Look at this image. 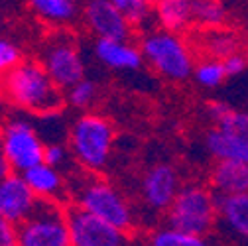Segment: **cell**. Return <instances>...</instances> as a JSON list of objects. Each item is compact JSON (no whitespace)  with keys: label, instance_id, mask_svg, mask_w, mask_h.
Masks as SVG:
<instances>
[{"label":"cell","instance_id":"7a4b0ae2","mask_svg":"<svg viewBox=\"0 0 248 246\" xmlns=\"http://www.w3.org/2000/svg\"><path fill=\"white\" fill-rule=\"evenodd\" d=\"M67 191L73 199V205L97 215L107 223L126 232L134 227V209L130 201L116 185L103 177H97V173L69 179Z\"/></svg>","mask_w":248,"mask_h":246},{"label":"cell","instance_id":"ac0fdd59","mask_svg":"<svg viewBox=\"0 0 248 246\" xmlns=\"http://www.w3.org/2000/svg\"><path fill=\"white\" fill-rule=\"evenodd\" d=\"M219 221L232 234L248 240V193L217 195Z\"/></svg>","mask_w":248,"mask_h":246},{"label":"cell","instance_id":"52a82bcc","mask_svg":"<svg viewBox=\"0 0 248 246\" xmlns=\"http://www.w3.org/2000/svg\"><path fill=\"white\" fill-rule=\"evenodd\" d=\"M0 146L12 171L24 173L44 162L46 142L38 124L26 116H10L0 124Z\"/></svg>","mask_w":248,"mask_h":246},{"label":"cell","instance_id":"277c9868","mask_svg":"<svg viewBox=\"0 0 248 246\" xmlns=\"http://www.w3.org/2000/svg\"><path fill=\"white\" fill-rule=\"evenodd\" d=\"M112 144L114 128L103 114H81L69 126V150L77 166L87 173H99L108 166Z\"/></svg>","mask_w":248,"mask_h":246},{"label":"cell","instance_id":"484cf974","mask_svg":"<svg viewBox=\"0 0 248 246\" xmlns=\"http://www.w3.org/2000/svg\"><path fill=\"white\" fill-rule=\"evenodd\" d=\"M215 126L225 128V130L236 134L238 138H242L244 142H248V110H236L231 107V110L223 116V120Z\"/></svg>","mask_w":248,"mask_h":246},{"label":"cell","instance_id":"603a6c76","mask_svg":"<svg viewBox=\"0 0 248 246\" xmlns=\"http://www.w3.org/2000/svg\"><path fill=\"white\" fill-rule=\"evenodd\" d=\"M193 77H195L197 85H201L205 89H217L225 83V79H229L223 59H215V57L199 59L193 69Z\"/></svg>","mask_w":248,"mask_h":246},{"label":"cell","instance_id":"6da1fadb","mask_svg":"<svg viewBox=\"0 0 248 246\" xmlns=\"http://www.w3.org/2000/svg\"><path fill=\"white\" fill-rule=\"evenodd\" d=\"M0 97L8 105L38 116L61 110L65 103L63 89L51 79L42 61H22L0 77Z\"/></svg>","mask_w":248,"mask_h":246},{"label":"cell","instance_id":"4316f807","mask_svg":"<svg viewBox=\"0 0 248 246\" xmlns=\"http://www.w3.org/2000/svg\"><path fill=\"white\" fill-rule=\"evenodd\" d=\"M22 51L18 46H14L12 42L0 38V77L6 75L8 71H12L16 65L22 63Z\"/></svg>","mask_w":248,"mask_h":246},{"label":"cell","instance_id":"4dcf8cb0","mask_svg":"<svg viewBox=\"0 0 248 246\" xmlns=\"http://www.w3.org/2000/svg\"><path fill=\"white\" fill-rule=\"evenodd\" d=\"M229 110H231V105H227V103H223V101H213V103H209V105H207V114H209V118H211V122H213V126L219 124V122L223 120V116H225Z\"/></svg>","mask_w":248,"mask_h":246},{"label":"cell","instance_id":"836d02e7","mask_svg":"<svg viewBox=\"0 0 248 246\" xmlns=\"http://www.w3.org/2000/svg\"><path fill=\"white\" fill-rule=\"evenodd\" d=\"M244 57H246V63H248V47H246V51H244Z\"/></svg>","mask_w":248,"mask_h":246},{"label":"cell","instance_id":"cb8c5ba5","mask_svg":"<svg viewBox=\"0 0 248 246\" xmlns=\"http://www.w3.org/2000/svg\"><path fill=\"white\" fill-rule=\"evenodd\" d=\"M99 97V89H97V83L93 79H81L79 83H75L73 87H69L65 91V103L75 108V110H87L95 105Z\"/></svg>","mask_w":248,"mask_h":246},{"label":"cell","instance_id":"f546056e","mask_svg":"<svg viewBox=\"0 0 248 246\" xmlns=\"http://www.w3.org/2000/svg\"><path fill=\"white\" fill-rule=\"evenodd\" d=\"M0 246H18V227L0 217Z\"/></svg>","mask_w":248,"mask_h":246},{"label":"cell","instance_id":"30bf717a","mask_svg":"<svg viewBox=\"0 0 248 246\" xmlns=\"http://www.w3.org/2000/svg\"><path fill=\"white\" fill-rule=\"evenodd\" d=\"M81 18L95 38L107 40H132L136 26L124 16L110 0H85Z\"/></svg>","mask_w":248,"mask_h":246},{"label":"cell","instance_id":"f1b7e54d","mask_svg":"<svg viewBox=\"0 0 248 246\" xmlns=\"http://www.w3.org/2000/svg\"><path fill=\"white\" fill-rule=\"evenodd\" d=\"M223 63H225V69H227V75H229V77H238V75L248 67L246 57H244V53H240V51H236V53L225 57Z\"/></svg>","mask_w":248,"mask_h":246},{"label":"cell","instance_id":"83f0119b","mask_svg":"<svg viewBox=\"0 0 248 246\" xmlns=\"http://www.w3.org/2000/svg\"><path fill=\"white\" fill-rule=\"evenodd\" d=\"M73 156L71 150L67 146H63L61 142H49L46 144V152H44V162L57 168V169H63L69 164V158Z\"/></svg>","mask_w":248,"mask_h":246},{"label":"cell","instance_id":"4fadbf2b","mask_svg":"<svg viewBox=\"0 0 248 246\" xmlns=\"http://www.w3.org/2000/svg\"><path fill=\"white\" fill-rule=\"evenodd\" d=\"M93 55L112 71L132 73L144 63V55L138 44L132 40H107L97 38L93 44Z\"/></svg>","mask_w":248,"mask_h":246},{"label":"cell","instance_id":"d4e9b609","mask_svg":"<svg viewBox=\"0 0 248 246\" xmlns=\"http://www.w3.org/2000/svg\"><path fill=\"white\" fill-rule=\"evenodd\" d=\"M110 2L136 28L146 26L150 20H154V6L148 4L146 0H110Z\"/></svg>","mask_w":248,"mask_h":246},{"label":"cell","instance_id":"ba28073f","mask_svg":"<svg viewBox=\"0 0 248 246\" xmlns=\"http://www.w3.org/2000/svg\"><path fill=\"white\" fill-rule=\"evenodd\" d=\"M40 61L51 79L63 91L85 79V61L81 49L75 38L63 28H59V32L46 40Z\"/></svg>","mask_w":248,"mask_h":246},{"label":"cell","instance_id":"e0dca14e","mask_svg":"<svg viewBox=\"0 0 248 246\" xmlns=\"http://www.w3.org/2000/svg\"><path fill=\"white\" fill-rule=\"evenodd\" d=\"M205 148L215 160H232L248 164V142L225 128L213 126L205 136Z\"/></svg>","mask_w":248,"mask_h":246},{"label":"cell","instance_id":"1f68e13d","mask_svg":"<svg viewBox=\"0 0 248 246\" xmlns=\"http://www.w3.org/2000/svg\"><path fill=\"white\" fill-rule=\"evenodd\" d=\"M12 171V168H10V164H8V160H6V156H4V152H2V146H0V181H2L8 173Z\"/></svg>","mask_w":248,"mask_h":246},{"label":"cell","instance_id":"5b68a950","mask_svg":"<svg viewBox=\"0 0 248 246\" xmlns=\"http://www.w3.org/2000/svg\"><path fill=\"white\" fill-rule=\"evenodd\" d=\"M166 221L173 229L207 236L219 221L217 193L199 183L181 185L177 197L166 211Z\"/></svg>","mask_w":248,"mask_h":246},{"label":"cell","instance_id":"ffe728a7","mask_svg":"<svg viewBox=\"0 0 248 246\" xmlns=\"http://www.w3.org/2000/svg\"><path fill=\"white\" fill-rule=\"evenodd\" d=\"M201 32L203 34L199 38V49L205 53V57L225 59L240 51V38L225 26L215 30H201Z\"/></svg>","mask_w":248,"mask_h":246},{"label":"cell","instance_id":"7402d4cb","mask_svg":"<svg viewBox=\"0 0 248 246\" xmlns=\"http://www.w3.org/2000/svg\"><path fill=\"white\" fill-rule=\"evenodd\" d=\"M229 10L223 0H195V26L201 30L223 28Z\"/></svg>","mask_w":248,"mask_h":246},{"label":"cell","instance_id":"44dd1931","mask_svg":"<svg viewBox=\"0 0 248 246\" xmlns=\"http://www.w3.org/2000/svg\"><path fill=\"white\" fill-rule=\"evenodd\" d=\"M148 246H211V242L207 240V236L185 232L168 225V227L156 229L150 234Z\"/></svg>","mask_w":248,"mask_h":246},{"label":"cell","instance_id":"8992f818","mask_svg":"<svg viewBox=\"0 0 248 246\" xmlns=\"http://www.w3.org/2000/svg\"><path fill=\"white\" fill-rule=\"evenodd\" d=\"M18 246H73L67 209L59 201H42L18 225Z\"/></svg>","mask_w":248,"mask_h":246},{"label":"cell","instance_id":"3957f363","mask_svg":"<svg viewBox=\"0 0 248 246\" xmlns=\"http://www.w3.org/2000/svg\"><path fill=\"white\" fill-rule=\"evenodd\" d=\"M144 61L168 81H185L193 75L195 53L181 34L168 32L162 28H146L140 38Z\"/></svg>","mask_w":248,"mask_h":246},{"label":"cell","instance_id":"2e32d148","mask_svg":"<svg viewBox=\"0 0 248 246\" xmlns=\"http://www.w3.org/2000/svg\"><path fill=\"white\" fill-rule=\"evenodd\" d=\"M154 22L168 32H187L195 26V0H160L154 4Z\"/></svg>","mask_w":248,"mask_h":246},{"label":"cell","instance_id":"d6a6232c","mask_svg":"<svg viewBox=\"0 0 248 246\" xmlns=\"http://www.w3.org/2000/svg\"><path fill=\"white\" fill-rule=\"evenodd\" d=\"M146 2H148V4H152V6H154V4H158V2H160V0H146Z\"/></svg>","mask_w":248,"mask_h":246},{"label":"cell","instance_id":"5bb4252c","mask_svg":"<svg viewBox=\"0 0 248 246\" xmlns=\"http://www.w3.org/2000/svg\"><path fill=\"white\" fill-rule=\"evenodd\" d=\"M24 179L28 181V185L32 187V191L38 195V199L42 201H59L63 203L67 191V179L63 175V171L42 162L34 168L26 169Z\"/></svg>","mask_w":248,"mask_h":246},{"label":"cell","instance_id":"9a60e30c","mask_svg":"<svg viewBox=\"0 0 248 246\" xmlns=\"http://www.w3.org/2000/svg\"><path fill=\"white\" fill-rule=\"evenodd\" d=\"M209 183L217 195L248 193V164L232 160H217L211 168Z\"/></svg>","mask_w":248,"mask_h":246},{"label":"cell","instance_id":"e575fe53","mask_svg":"<svg viewBox=\"0 0 248 246\" xmlns=\"http://www.w3.org/2000/svg\"><path fill=\"white\" fill-rule=\"evenodd\" d=\"M75 2H79V4H81V2H85V0H75Z\"/></svg>","mask_w":248,"mask_h":246},{"label":"cell","instance_id":"7c38bea8","mask_svg":"<svg viewBox=\"0 0 248 246\" xmlns=\"http://www.w3.org/2000/svg\"><path fill=\"white\" fill-rule=\"evenodd\" d=\"M40 199L28 185L22 173L10 171L0 181V217H4L12 225H20L38 207Z\"/></svg>","mask_w":248,"mask_h":246},{"label":"cell","instance_id":"9c48e42d","mask_svg":"<svg viewBox=\"0 0 248 246\" xmlns=\"http://www.w3.org/2000/svg\"><path fill=\"white\" fill-rule=\"evenodd\" d=\"M73 246H128V232L77 205L67 209Z\"/></svg>","mask_w":248,"mask_h":246},{"label":"cell","instance_id":"d6986e66","mask_svg":"<svg viewBox=\"0 0 248 246\" xmlns=\"http://www.w3.org/2000/svg\"><path fill=\"white\" fill-rule=\"evenodd\" d=\"M28 4L40 20L53 28H67L79 16V2L75 0H28Z\"/></svg>","mask_w":248,"mask_h":246},{"label":"cell","instance_id":"d590c367","mask_svg":"<svg viewBox=\"0 0 248 246\" xmlns=\"http://www.w3.org/2000/svg\"><path fill=\"white\" fill-rule=\"evenodd\" d=\"M223 246H232V244H223Z\"/></svg>","mask_w":248,"mask_h":246},{"label":"cell","instance_id":"8fae6325","mask_svg":"<svg viewBox=\"0 0 248 246\" xmlns=\"http://www.w3.org/2000/svg\"><path fill=\"white\" fill-rule=\"evenodd\" d=\"M181 189L179 173L170 164H154L140 179V197L154 213H166Z\"/></svg>","mask_w":248,"mask_h":246}]
</instances>
